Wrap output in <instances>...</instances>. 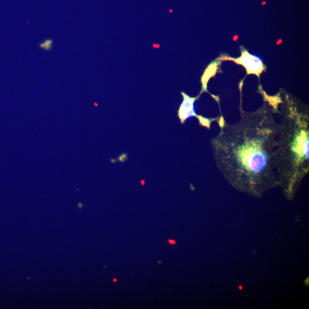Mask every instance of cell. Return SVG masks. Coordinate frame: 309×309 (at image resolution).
<instances>
[{"mask_svg":"<svg viewBox=\"0 0 309 309\" xmlns=\"http://www.w3.org/2000/svg\"><path fill=\"white\" fill-rule=\"evenodd\" d=\"M264 104L256 111L241 109V119H223L211 140L215 164L224 179L240 192L260 197L278 186L275 155L279 124L276 115L280 95L263 94Z\"/></svg>","mask_w":309,"mask_h":309,"instance_id":"obj_1","label":"cell"},{"mask_svg":"<svg viewBox=\"0 0 309 309\" xmlns=\"http://www.w3.org/2000/svg\"><path fill=\"white\" fill-rule=\"evenodd\" d=\"M280 97L276 170L278 186L292 200L309 172V111L306 105L289 94Z\"/></svg>","mask_w":309,"mask_h":309,"instance_id":"obj_2","label":"cell"},{"mask_svg":"<svg viewBox=\"0 0 309 309\" xmlns=\"http://www.w3.org/2000/svg\"><path fill=\"white\" fill-rule=\"evenodd\" d=\"M219 60L233 61L235 63L243 65L248 75H256L258 77L266 69V66L264 65L262 58L250 54L244 47H241V56L240 57L234 58L223 56L219 58Z\"/></svg>","mask_w":309,"mask_h":309,"instance_id":"obj_3","label":"cell"},{"mask_svg":"<svg viewBox=\"0 0 309 309\" xmlns=\"http://www.w3.org/2000/svg\"><path fill=\"white\" fill-rule=\"evenodd\" d=\"M182 95L183 101L180 106L178 111V116L180 120H181V122L183 123L189 117L197 116L194 108V103L197 100L200 96L196 98H191L184 93H182Z\"/></svg>","mask_w":309,"mask_h":309,"instance_id":"obj_4","label":"cell"},{"mask_svg":"<svg viewBox=\"0 0 309 309\" xmlns=\"http://www.w3.org/2000/svg\"><path fill=\"white\" fill-rule=\"evenodd\" d=\"M220 62L218 60L212 61L209 64L207 68L206 69L205 71L201 78V83L202 85V92L207 91V86L208 80L212 77L215 75L216 73L218 71Z\"/></svg>","mask_w":309,"mask_h":309,"instance_id":"obj_5","label":"cell"},{"mask_svg":"<svg viewBox=\"0 0 309 309\" xmlns=\"http://www.w3.org/2000/svg\"><path fill=\"white\" fill-rule=\"evenodd\" d=\"M53 41L52 39H47L45 41L40 44L39 46L40 49L45 51H50L52 49Z\"/></svg>","mask_w":309,"mask_h":309,"instance_id":"obj_6","label":"cell"},{"mask_svg":"<svg viewBox=\"0 0 309 309\" xmlns=\"http://www.w3.org/2000/svg\"><path fill=\"white\" fill-rule=\"evenodd\" d=\"M168 242H169V243H170V244H175V242H174V241H171V240H169V241H168Z\"/></svg>","mask_w":309,"mask_h":309,"instance_id":"obj_7","label":"cell"}]
</instances>
